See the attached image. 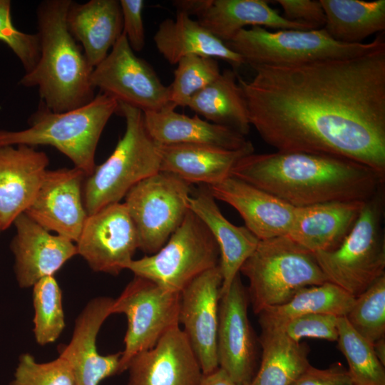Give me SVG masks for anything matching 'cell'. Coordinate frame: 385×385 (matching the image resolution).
<instances>
[{
  "instance_id": "6da1fadb",
  "label": "cell",
  "mask_w": 385,
  "mask_h": 385,
  "mask_svg": "<svg viewBox=\"0 0 385 385\" xmlns=\"http://www.w3.org/2000/svg\"><path fill=\"white\" fill-rule=\"evenodd\" d=\"M248 118L277 151L346 158L385 175V46L345 58L255 65Z\"/></svg>"
},
{
  "instance_id": "7a4b0ae2",
  "label": "cell",
  "mask_w": 385,
  "mask_h": 385,
  "mask_svg": "<svg viewBox=\"0 0 385 385\" xmlns=\"http://www.w3.org/2000/svg\"><path fill=\"white\" fill-rule=\"evenodd\" d=\"M230 175L294 207L336 201L364 202L384 188L385 175L329 154L277 151L241 158Z\"/></svg>"
},
{
  "instance_id": "3957f363",
  "label": "cell",
  "mask_w": 385,
  "mask_h": 385,
  "mask_svg": "<svg viewBox=\"0 0 385 385\" xmlns=\"http://www.w3.org/2000/svg\"><path fill=\"white\" fill-rule=\"evenodd\" d=\"M71 1L46 0L38 5L39 58L19 81L25 87H37L41 102L58 113L84 106L96 96L91 83L93 68L66 24Z\"/></svg>"
},
{
  "instance_id": "277c9868",
  "label": "cell",
  "mask_w": 385,
  "mask_h": 385,
  "mask_svg": "<svg viewBox=\"0 0 385 385\" xmlns=\"http://www.w3.org/2000/svg\"><path fill=\"white\" fill-rule=\"evenodd\" d=\"M118 106L117 100L101 92L87 104L65 112H53L40 102L27 128L0 130V147L50 145L88 176L96 166L95 155L101 135Z\"/></svg>"
},
{
  "instance_id": "5b68a950",
  "label": "cell",
  "mask_w": 385,
  "mask_h": 385,
  "mask_svg": "<svg viewBox=\"0 0 385 385\" xmlns=\"http://www.w3.org/2000/svg\"><path fill=\"white\" fill-rule=\"evenodd\" d=\"M118 112L125 118V133L111 155L83 182L88 215L120 202L135 184L160 171L158 145L146 130L143 111L119 103Z\"/></svg>"
},
{
  "instance_id": "8992f818",
  "label": "cell",
  "mask_w": 385,
  "mask_h": 385,
  "mask_svg": "<svg viewBox=\"0 0 385 385\" xmlns=\"http://www.w3.org/2000/svg\"><path fill=\"white\" fill-rule=\"evenodd\" d=\"M240 273L255 314L287 302L301 289L327 281L314 253L286 235L260 240Z\"/></svg>"
},
{
  "instance_id": "52a82bcc",
  "label": "cell",
  "mask_w": 385,
  "mask_h": 385,
  "mask_svg": "<svg viewBox=\"0 0 385 385\" xmlns=\"http://www.w3.org/2000/svg\"><path fill=\"white\" fill-rule=\"evenodd\" d=\"M384 188L366 200L334 250L314 253L327 282L356 297L385 275Z\"/></svg>"
},
{
  "instance_id": "ba28073f",
  "label": "cell",
  "mask_w": 385,
  "mask_h": 385,
  "mask_svg": "<svg viewBox=\"0 0 385 385\" xmlns=\"http://www.w3.org/2000/svg\"><path fill=\"white\" fill-rule=\"evenodd\" d=\"M245 64L291 65L329 58L361 56L385 46L381 37L371 43H344L334 40L322 29L269 31L262 26L240 31L225 43Z\"/></svg>"
},
{
  "instance_id": "9c48e42d",
  "label": "cell",
  "mask_w": 385,
  "mask_h": 385,
  "mask_svg": "<svg viewBox=\"0 0 385 385\" xmlns=\"http://www.w3.org/2000/svg\"><path fill=\"white\" fill-rule=\"evenodd\" d=\"M220 264L218 246L203 222L189 211L181 225L155 253L126 267L171 292L181 291L195 277Z\"/></svg>"
},
{
  "instance_id": "30bf717a",
  "label": "cell",
  "mask_w": 385,
  "mask_h": 385,
  "mask_svg": "<svg viewBox=\"0 0 385 385\" xmlns=\"http://www.w3.org/2000/svg\"><path fill=\"white\" fill-rule=\"evenodd\" d=\"M191 185L159 171L135 184L124 204L136 229L139 250L146 255L158 251L190 211Z\"/></svg>"
},
{
  "instance_id": "8fae6325",
  "label": "cell",
  "mask_w": 385,
  "mask_h": 385,
  "mask_svg": "<svg viewBox=\"0 0 385 385\" xmlns=\"http://www.w3.org/2000/svg\"><path fill=\"white\" fill-rule=\"evenodd\" d=\"M180 293L138 276L113 299L111 314H123L128 322L118 374L126 370L135 355L151 349L168 331L180 325Z\"/></svg>"
},
{
  "instance_id": "7c38bea8",
  "label": "cell",
  "mask_w": 385,
  "mask_h": 385,
  "mask_svg": "<svg viewBox=\"0 0 385 385\" xmlns=\"http://www.w3.org/2000/svg\"><path fill=\"white\" fill-rule=\"evenodd\" d=\"M91 83L119 103L143 112L172 105L169 86L147 61L135 54L123 33L107 56L93 68Z\"/></svg>"
},
{
  "instance_id": "4fadbf2b",
  "label": "cell",
  "mask_w": 385,
  "mask_h": 385,
  "mask_svg": "<svg viewBox=\"0 0 385 385\" xmlns=\"http://www.w3.org/2000/svg\"><path fill=\"white\" fill-rule=\"evenodd\" d=\"M76 245L94 272L117 275L126 270L139 250V240L124 202L88 215Z\"/></svg>"
},
{
  "instance_id": "5bb4252c",
  "label": "cell",
  "mask_w": 385,
  "mask_h": 385,
  "mask_svg": "<svg viewBox=\"0 0 385 385\" xmlns=\"http://www.w3.org/2000/svg\"><path fill=\"white\" fill-rule=\"evenodd\" d=\"M248 302L239 273L221 294L217 337L219 368L235 385H249L256 373V342L248 319Z\"/></svg>"
},
{
  "instance_id": "9a60e30c",
  "label": "cell",
  "mask_w": 385,
  "mask_h": 385,
  "mask_svg": "<svg viewBox=\"0 0 385 385\" xmlns=\"http://www.w3.org/2000/svg\"><path fill=\"white\" fill-rule=\"evenodd\" d=\"M222 284L217 265L195 277L180 292L179 324L183 325L204 375L219 368L217 337Z\"/></svg>"
},
{
  "instance_id": "2e32d148",
  "label": "cell",
  "mask_w": 385,
  "mask_h": 385,
  "mask_svg": "<svg viewBox=\"0 0 385 385\" xmlns=\"http://www.w3.org/2000/svg\"><path fill=\"white\" fill-rule=\"evenodd\" d=\"M86 177L75 167L47 170L24 213L48 232L76 243L88 217L83 199Z\"/></svg>"
},
{
  "instance_id": "e0dca14e",
  "label": "cell",
  "mask_w": 385,
  "mask_h": 385,
  "mask_svg": "<svg viewBox=\"0 0 385 385\" xmlns=\"http://www.w3.org/2000/svg\"><path fill=\"white\" fill-rule=\"evenodd\" d=\"M128 385H200V362L185 333L177 325L150 349L128 362Z\"/></svg>"
},
{
  "instance_id": "ac0fdd59",
  "label": "cell",
  "mask_w": 385,
  "mask_h": 385,
  "mask_svg": "<svg viewBox=\"0 0 385 385\" xmlns=\"http://www.w3.org/2000/svg\"><path fill=\"white\" fill-rule=\"evenodd\" d=\"M113 299L101 296L90 300L76 319L70 342L60 348L59 356L69 364L75 385H99L118 374L121 351L102 355L96 346L99 330L111 314Z\"/></svg>"
},
{
  "instance_id": "d6986e66",
  "label": "cell",
  "mask_w": 385,
  "mask_h": 385,
  "mask_svg": "<svg viewBox=\"0 0 385 385\" xmlns=\"http://www.w3.org/2000/svg\"><path fill=\"white\" fill-rule=\"evenodd\" d=\"M16 234L10 248L14 257V272L21 288L32 287L43 277L54 274L78 255L76 243L53 235L26 213L14 220Z\"/></svg>"
},
{
  "instance_id": "ffe728a7",
  "label": "cell",
  "mask_w": 385,
  "mask_h": 385,
  "mask_svg": "<svg viewBox=\"0 0 385 385\" xmlns=\"http://www.w3.org/2000/svg\"><path fill=\"white\" fill-rule=\"evenodd\" d=\"M207 188L215 200L234 207L260 240L289 232L296 207L272 194L231 175Z\"/></svg>"
},
{
  "instance_id": "44dd1931",
  "label": "cell",
  "mask_w": 385,
  "mask_h": 385,
  "mask_svg": "<svg viewBox=\"0 0 385 385\" xmlns=\"http://www.w3.org/2000/svg\"><path fill=\"white\" fill-rule=\"evenodd\" d=\"M49 164L48 155L26 145L0 147V230L14 224L34 200Z\"/></svg>"
},
{
  "instance_id": "7402d4cb",
  "label": "cell",
  "mask_w": 385,
  "mask_h": 385,
  "mask_svg": "<svg viewBox=\"0 0 385 385\" xmlns=\"http://www.w3.org/2000/svg\"><path fill=\"white\" fill-rule=\"evenodd\" d=\"M366 201H336L296 207L286 235L315 253L336 249L354 226Z\"/></svg>"
},
{
  "instance_id": "603a6c76",
  "label": "cell",
  "mask_w": 385,
  "mask_h": 385,
  "mask_svg": "<svg viewBox=\"0 0 385 385\" xmlns=\"http://www.w3.org/2000/svg\"><path fill=\"white\" fill-rule=\"evenodd\" d=\"M160 171L173 174L186 183L210 186L230 175L243 157L254 153L250 145L227 150L207 145H158Z\"/></svg>"
},
{
  "instance_id": "cb8c5ba5",
  "label": "cell",
  "mask_w": 385,
  "mask_h": 385,
  "mask_svg": "<svg viewBox=\"0 0 385 385\" xmlns=\"http://www.w3.org/2000/svg\"><path fill=\"white\" fill-rule=\"evenodd\" d=\"M189 207L206 225L218 246L222 276L221 294H224L260 240L245 226L235 225L225 217L207 186L191 195Z\"/></svg>"
},
{
  "instance_id": "d4e9b609",
  "label": "cell",
  "mask_w": 385,
  "mask_h": 385,
  "mask_svg": "<svg viewBox=\"0 0 385 385\" xmlns=\"http://www.w3.org/2000/svg\"><path fill=\"white\" fill-rule=\"evenodd\" d=\"M169 105L156 111L143 112L146 130L158 145H207L227 150H238L252 143L245 136L197 115L189 116Z\"/></svg>"
},
{
  "instance_id": "484cf974",
  "label": "cell",
  "mask_w": 385,
  "mask_h": 385,
  "mask_svg": "<svg viewBox=\"0 0 385 385\" xmlns=\"http://www.w3.org/2000/svg\"><path fill=\"white\" fill-rule=\"evenodd\" d=\"M66 24L93 68L107 56L123 33L119 1L91 0L83 4L71 1Z\"/></svg>"
},
{
  "instance_id": "4316f807",
  "label": "cell",
  "mask_w": 385,
  "mask_h": 385,
  "mask_svg": "<svg viewBox=\"0 0 385 385\" xmlns=\"http://www.w3.org/2000/svg\"><path fill=\"white\" fill-rule=\"evenodd\" d=\"M153 41L158 52L173 65L188 56L220 58L235 68L245 64L242 58L225 42L198 21L181 12L175 19H166L159 24Z\"/></svg>"
},
{
  "instance_id": "83f0119b",
  "label": "cell",
  "mask_w": 385,
  "mask_h": 385,
  "mask_svg": "<svg viewBox=\"0 0 385 385\" xmlns=\"http://www.w3.org/2000/svg\"><path fill=\"white\" fill-rule=\"evenodd\" d=\"M197 21L225 43L230 41L247 26L315 29L307 24L284 18L270 6L268 1L265 0H212Z\"/></svg>"
},
{
  "instance_id": "f1b7e54d",
  "label": "cell",
  "mask_w": 385,
  "mask_h": 385,
  "mask_svg": "<svg viewBox=\"0 0 385 385\" xmlns=\"http://www.w3.org/2000/svg\"><path fill=\"white\" fill-rule=\"evenodd\" d=\"M237 73L231 69L197 93L186 105L197 115L245 136L250 130L248 111Z\"/></svg>"
},
{
  "instance_id": "f546056e",
  "label": "cell",
  "mask_w": 385,
  "mask_h": 385,
  "mask_svg": "<svg viewBox=\"0 0 385 385\" xmlns=\"http://www.w3.org/2000/svg\"><path fill=\"white\" fill-rule=\"evenodd\" d=\"M352 297L339 287L326 282L299 290L287 302L260 312L261 329H282L291 319L312 313L345 317L354 304Z\"/></svg>"
},
{
  "instance_id": "4dcf8cb0",
  "label": "cell",
  "mask_w": 385,
  "mask_h": 385,
  "mask_svg": "<svg viewBox=\"0 0 385 385\" xmlns=\"http://www.w3.org/2000/svg\"><path fill=\"white\" fill-rule=\"evenodd\" d=\"M326 22L324 29L335 41L361 43L385 29V0H319Z\"/></svg>"
},
{
  "instance_id": "1f68e13d",
  "label": "cell",
  "mask_w": 385,
  "mask_h": 385,
  "mask_svg": "<svg viewBox=\"0 0 385 385\" xmlns=\"http://www.w3.org/2000/svg\"><path fill=\"white\" fill-rule=\"evenodd\" d=\"M260 367L249 385H291L309 366V347L282 329H262Z\"/></svg>"
},
{
  "instance_id": "d6a6232c",
  "label": "cell",
  "mask_w": 385,
  "mask_h": 385,
  "mask_svg": "<svg viewBox=\"0 0 385 385\" xmlns=\"http://www.w3.org/2000/svg\"><path fill=\"white\" fill-rule=\"evenodd\" d=\"M338 348L344 354L353 385H385L384 366L372 344L350 326L345 317L338 319Z\"/></svg>"
},
{
  "instance_id": "836d02e7",
  "label": "cell",
  "mask_w": 385,
  "mask_h": 385,
  "mask_svg": "<svg viewBox=\"0 0 385 385\" xmlns=\"http://www.w3.org/2000/svg\"><path fill=\"white\" fill-rule=\"evenodd\" d=\"M32 287L34 334L44 346L56 342L65 327L62 292L54 276L42 278Z\"/></svg>"
},
{
  "instance_id": "e575fe53",
  "label": "cell",
  "mask_w": 385,
  "mask_h": 385,
  "mask_svg": "<svg viewBox=\"0 0 385 385\" xmlns=\"http://www.w3.org/2000/svg\"><path fill=\"white\" fill-rule=\"evenodd\" d=\"M350 326L371 344L385 335V275L355 297L345 316Z\"/></svg>"
},
{
  "instance_id": "d590c367",
  "label": "cell",
  "mask_w": 385,
  "mask_h": 385,
  "mask_svg": "<svg viewBox=\"0 0 385 385\" xmlns=\"http://www.w3.org/2000/svg\"><path fill=\"white\" fill-rule=\"evenodd\" d=\"M176 65L173 81L169 86L170 102L175 107H186L192 97L221 73L217 59L211 57L188 56Z\"/></svg>"
},
{
  "instance_id": "8d00e7d4",
  "label": "cell",
  "mask_w": 385,
  "mask_h": 385,
  "mask_svg": "<svg viewBox=\"0 0 385 385\" xmlns=\"http://www.w3.org/2000/svg\"><path fill=\"white\" fill-rule=\"evenodd\" d=\"M11 385H75L72 369L66 360L58 356L54 360L40 363L29 353L19 359Z\"/></svg>"
},
{
  "instance_id": "74e56055",
  "label": "cell",
  "mask_w": 385,
  "mask_h": 385,
  "mask_svg": "<svg viewBox=\"0 0 385 385\" xmlns=\"http://www.w3.org/2000/svg\"><path fill=\"white\" fill-rule=\"evenodd\" d=\"M0 41L17 56L25 73L36 66L40 56L38 35L24 33L16 28L11 20L9 0H0Z\"/></svg>"
},
{
  "instance_id": "f35d334b",
  "label": "cell",
  "mask_w": 385,
  "mask_h": 385,
  "mask_svg": "<svg viewBox=\"0 0 385 385\" xmlns=\"http://www.w3.org/2000/svg\"><path fill=\"white\" fill-rule=\"evenodd\" d=\"M338 319L329 314H307L289 320L282 330L297 342L305 337L337 341Z\"/></svg>"
},
{
  "instance_id": "ab89813d",
  "label": "cell",
  "mask_w": 385,
  "mask_h": 385,
  "mask_svg": "<svg viewBox=\"0 0 385 385\" xmlns=\"http://www.w3.org/2000/svg\"><path fill=\"white\" fill-rule=\"evenodd\" d=\"M123 19V34L133 51L143 50L145 43L143 19L144 1L120 0Z\"/></svg>"
},
{
  "instance_id": "60d3db41",
  "label": "cell",
  "mask_w": 385,
  "mask_h": 385,
  "mask_svg": "<svg viewBox=\"0 0 385 385\" xmlns=\"http://www.w3.org/2000/svg\"><path fill=\"white\" fill-rule=\"evenodd\" d=\"M283 10V17L293 21L307 24L317 29L324 26L325 14L317 0H276Z\"/></svg>"
},
{
  "instance_id": "b9f144b4",
  "label": "cell",
  "mask_w": 385,
  "mask_h": 385,
  "mask_svg": "<svg viewBox=\"0 0 385 385\" xmlns=\"http://www.w3.org/2000/svg\"><path fill=\"white\" fill-rule=\"evenodd\" d=\"M291 385H353L347 369L339 363L327 369L309 366Z\"/></svg>"
},
{
  "instance_id": "7bdbcfd3",
  "label": "cell",
  "mask_w": 385,
  "mask_h": 385,
  "mask_svg": "<svg viewBox=\"0 0 385 385\" xmlns=\"http://www.w3.org/2000/svg\"><path fill=\"white\" fill-rule=\"evenodd\" d=\"M212 0H176L173 4L178 12L183 13L189 16L200 17L209 7Z\"/></svg>"
},
{
  "instance_id": "ee69618b",
  "label": "cell",
  "mask_w": 385,
  "mask_h": 385,
  "mask_svg": "<svg viewBox=\"0 0 385 385\" xmlns=\"http://www.w3.org/2000/svg\"><path fill=\"white\" fill-rule=\"evenodd\" d=\"M200 385H235L227 374L218 368L203 376Z\"/></svg>"
},
{
  "instance_id": "f6af8a7d",
  "label": "cell",
  "mask_w": 385,
  "mask_h": 385,
  "mask_svg": "<svg viewBox=\"0 0 385 385\" xmlns=\"http://www.w3.org/2000/svg\"><path fill=\"white\" fill-rule=\"evenodd\" d=\"M374 351L379 361L385 366V339L384 337L372 344Z\"/></svg>"
},
{
  "instance_id": "bcb514c9",
  "label": "cell",
  "mask_w": 385,
  "mask_h": 385,
  "mask_svg": "<svg viewBox=\"0 0 385 385\" xmlns=\"http://www.w3.org/2000/svg\"><path fill=\"white\" fill-rule=\"evenodd\" d=\"M0 232H1V230H0Z\"/></svg>"
}]
</instances>
